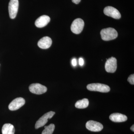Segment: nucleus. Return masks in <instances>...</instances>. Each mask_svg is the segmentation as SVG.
Returning <instances> with one entry per match:
<instances>
[{
    "label": "nucleus",
    "instance_id": "f257e3e1",
    "mask_svg": "<svg viewBox=\"0 0 134 134\" xmlns=\"http://www.w3.org/2000/svg\"><path fill=\"white\" fill-rule=\"evenodd\" d=\"M100 34L102 40L106 41L115 39L118 36L117 31L112 28L103 29L100 31Z\"/></svg>",
    "mask_w": 134,
    "mask_h": 134
},
{
    "label": "nucleus",
    "instance_id": "f03ea898",
    "mask_svg": "<svg viewBox=\"0 0 134 134\" xmlns=\"http://www.w3.org/2000/svg\"><path fill=\"white\" fill-rule=\"evenodd\" d=\"M87 88L89 91H98L103 93H107L110 91V88L108 85L99 83H91L87 86Z\"/></svg>",
    "mask_w": 134,
    "mask_h": 134
},
{
    "label": "nucleus",
    "instance_id": "7ed1b4c3",
    "mask_svg": "<svg viewBox=\"0 0 134 134\" xmlns=\"http://www.w3.org/2000/svg\"><path fill=\"white\" fill-rule=\"evenodd\" d=\"M55 114V113L52 111H50L45 114L36 122L35 125V128L38 129L44 126L48 122V120L51 119Z\"/></svg>",
    "mask_w": 134,
    "mask_h": 134
},
{
    "label": "nucleus",
    "instance_id": "20e7f679",
    "mask_svg": "<svg viewBox=\"0 0 134 134\" xmlns=\"http://www.w3.org/2000/svg\"><path fill=\"white\" fill-rule=\"evenodd\" d=\"M84 22L81 18L75 19L71 26V30L72 32L75 34L81 33L83 30Z\"/></svg>",
    "mask_w": 134,
    "mask_h": 134
},
{
    "label": "nucleus",
    "instance_id": "39448f33",
    "mask_svg": "<svg viewBox=\"0 0 134 134\" xmlns=\"http://www.w3.org/2000/svg\"><path fill=\"white\" fill-rule=\"evenodd\" d=\"M19 7L18 0H10L9 3V12L11 19H14L16 16Z\"/></svg>",
    "mask_w": 134,
    "mask_h": 134
},
{
    "label": "nucleus",
    "instance_id": "423d86ee",
    "mask_svg": "<svg viewBox=\"0 0 134 134\" xmlns=\"http://www.w3.org/2000/svg\"><path fill=\"white\" fill-rule=\"evenodd\" d=\"M29 89L31 93L37 95L45 93L47 90L46 86L38 83L32 84L29 86Z\"/></svg>",
    "mask_w": 134,
    "mask_h": 134
},
{
    "label": "nucleus",
    "instance_id": "0eeeda50",
    "mask_svg": "<svg viewBox=\"0 0 134 134\" xmlns=\"http://www.w3.org/2000/svg\"><path fill=\"white\" fill-rule=\"evenodd\" d=\"M86 129L90 131L93 132H98L101 131L103 126L101 123L93 120H90L86 124Z\"/></svg>",
    "mask_w": 134,
    "mask_h": 134
},
{
    "label": "nucleus",
    "instance_id": "6e6552de",
    "mask_svg": "<svg viewBox=\"0 0 134 134\" xmlns=\"http://www.w3.org/2000/svg\"><path fill=\"white\" fill-rule=\"evenodd\" d=\"M117 68V60L116 58L111 57L107 60L105 64L106 71L108 73H114Z\"/></svg>",
    "mask_w": 134,
    "mask_h": 134
},
{
    "label": "nucleus",
    "instance_id": "1a4fd4ad",
    "mask_svg": "<svg viewBox=\"0 0 134 134\" xmlns=\"http://www.w3.org/2000/svg\"><path fill=\"white\" fill-rule=\"evenodd\" d=\"M104 12L106 15L115 19H119L121 17V15L119 10L115 8L110 6L105 8Z\"/></svg>",
    "mask_w": 134,
    "mask_h": 134
},
{
    "label": "nucleus",
    "instance_id": "9d476101",
    "mask_svg": "<svg viewBox=\"0 0 134 134\" xmlns=\"http://www.w3.org/2000/svg\"><path fill=\"white\" fill-rule=\"evenodd\" d=\"M25 100L21 97L17 98L12 100L9 105L8 108L11 111H15L19 109L24 105Z\"/></svg>",
    "mask_w": 134,
    "mask_h": 134
},
{
    "label": "nucleus",
    "instance_id": "9b49d317",
    "mask_svg": "<svg viewBox=\"0 0 134 134\" xmlns=\"http://www.w3.org/2000/svg\"><path fill=\"white\" fill-rule=\"evenodd\" d=\"M50 17L46 15H43L39 17L35 22L36 26L38 28H43L46 26L50 22Z\"/></svg>",
    "mask_w": 134,
    "mask_h": 134
},
{
    "label": "nucleus",
    "instance_id": "f8f14e48",
    "mask_svg": "<svg viewBox=\"0 0 134 134\" xmlns=\"http://www.w3.org/2000/svg\"><path fill=\"white\" fill-rule=\"evenodd\" d=\"M52 43V41L51 38L46 36L42 38L38 41V46L42 49H47L51 46Z\"/></svg>",
    "mask_w": 134,
    "mask_h": 134
},
{
    "label": "nucleus",
    "instance_id": "ddd939ff",
    "mask_svg": "<svg viewBox=\"0 0 134 134\" xmlns=\"http://www.w3.org/2000/svg\"><path fill=\"white\" fill-rule=\"evenodd\" d=\"M110 120L114 122H122L126 121L127 117L126 115L119 113H114L109 117Z\"/></svg>",
    "mask_w": 134,
    "mask_h": 134
},
{
    "label": "nucleus",
    "instance_id": "4468645a",
    "mask_svg": "<svg viewBox=\"0 0 134 134\" xmlns=\"http://www.w3.org/2000/svg\"><path fill=\"white\" fill-rule=\"evenodd\" d=\"M2 134H14L15 129L12 124L7 123L3 125L2 130Z\"/></svg>",
    "mask_w": 134,
    "mask_h": 134
},
{
    "label": "nucleus",
    "instance_id": "2eb2a0df",
    "mask_svg": "<svg viewBox=\"0 0 134 134\" xmlns=\"http://www.w3.org/2000/svg\"><path fill=\"white\" fill-rule=\"evenodd\" d=\"M89 102L88 99L84 98L82 100L77 101L75 104L76 108L79 109H83L87 108L89 105Z\"/></svg>",
    "mask_w": 134,
    "mask_h": 134
},
{
    "label": "nucleus",
    "instance_id": "dca6fc26",
    "mask_svg": "<svg viewBox=\"0 0 134 134\" xmlns=\"http://www.w3.org/2000/svg\"><path fill=\"white\" fill-rule=\"evenodd\" d=\"M45 129L43 130L42 134H52L55 129V125L53 124H50L48 126H44Z\"/></svg>",
    "mask_w": 134,
    "mask_h": 134
},
{
    "label": "nucleus",
    "instance_id": "f3484780",
    "mask_svg": "<svg viewBox=\"0 0 134 134\" xmlns=\"http://www.w3.org/2000/svg\"><path fill=\"white\" fill-rule=\"evenodd\" d=\"M128 81L132 85H134V75H130L127 79Z\"/></svg>",
    "mask_w": 134,
    "mask_h": 134
},
{
    "label": "nucleus",
    "instance_id": "a211bd4d",
    "mask_svg": "<svg viewBox=\"0 0 134 134\" xmlns=\"http://www.w3.org/2000/svg\"><path fill=\"white\" fill-rule=\"evenodd\" d=\"M79 64L81 66H83L84 64V60L82 58H80L79 60Z\"/></svg>",
    "mask_w": 134,
    "mask_h": 134
},
{
    "label": "nucleus",
    "instance_id": "6ab92c4d",
    "mask_svg": "<svg viewBox=\"0 0 134 134\" xmlns=\"http://www.w3.org/2000/svg\"><path fill=\"white\" fill-rule=\"evenodd\" d=\"M72 65L74 66H75L77 65L76 60L75 59H73L72 60Z\"/></svg>",
    "mask_w": 134,
    "mask_h": 134
},
{
    "label": "nucleus",
    "instance_id": "aec40b11",
    "mask_svg": "<svg viewBox=\"0 0 134 134\" xmlns=\"http://www.w3.org/2000/svg\"><path fill=\"white\" fill-rule=\"evenodd\" d=\"M72 2L76 4H78L81 1V0H72Z\"/></svg>",
    "mask_w": 134,
    "mask_h": 134
},
{
    "label": "nucleus",
    "instance_id": "412c9836",
    "mask_svg": "<svg viewBox=\"0 0 134 134\" xmlns=\"http://www.w3.org/2000/svg\"><path fill=\"white\" fill-rule=\"evenodd\" d=\"M130 129L132 131H133V132H134V125H133L132 126V127H130Z\"/></svg>",
    "mask_w": 134,
    "mask_h": 134
}]
</instances>
